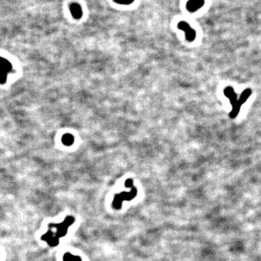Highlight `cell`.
Segmentation results:
<instances>
[{
    "mask_svg": "<svg viewBox=\"0 0 261 261\" xmlns=\"http://www.w3.org/2000/svg\"><path fill=\"white\" fill-rule=\"evenodd\" d=\"M74 222L75 218L73 217L67 216L62 223H50L48 227V231L42 237V239L47 242L51 247L57 246L59 245L60 239L65 236L68 228Z\"/></svg>",
    "mask_w": 261,
    "mask_h": 261,
    "instance_id": "cell-1",
    "label": "cell"
},
{
    "mask_svg": "<svg viewBox=\"0 0 261 261\" xmlns=\"http://www.w3.org/2000/svg\"><path fill=\"white\" fill-rule=\"evenodd\" d=\"M204 4V0H189L186 4V8L190 13H194L202 7Z\"/></svg>",
    "mask_w": 261,
    "mask_h": 261,
    "instance_id": "cell-2",
    "label": "cell"
},
{
    "mask_svg": "<svg viewBox=\"0 0 261 261\" xmlns=\"http://www.w3.org/2000/svg\"><path fill=\"white\" fill-rule=\"evenodd\" d=\"M70 11L75 19H80L83 15V10L81 5L78 3H72L70 5Z\"/></svg>",
    "mask_w": 261,
    "mask_h": 261,
    "instance_id": "cell-3",
    "label": "cell"
},
{
    "mask_svg": "<svg viewBox=\"0 0 261 261\" xmlns=\"http://www.w3.org/2000/svg\"><path fill=\"white\" fill-rule=\"evenodd\" d=\"M62 260L63 261H82L81 257L73 255L70 252H66L64 254Z\"/></svg>",
    "mask_w": 261,
    "mask_h": 261,
    "instance_id": "cell-4",
    "label": "cell"
},
{
    "mask_svg": "<svg viewBox=\"0 0 261 261\" xmlns=\"http://www.w3.org/2000/svg\"><path fill=\"white\" fill-rule=\"evenodd\" d=\"M241 106H242V105L240 104V102L239 101L237 102V103H235L234 105H232V107H233V109H232L231 113H229L230 118H234L235 117H236L237 115H238V113H239L240 108H241Z\"/></svg>",
    "mask_w": 261,
    "mask_h": 261,
    "instance_id": "cell-5",
    "label": "cell"
},
{
    "mask_svg": "<svg viewBox=\"0 0 261 261\" xmlns=\"http://www.w3.org/2000/svg\"><path fill=\"white\" fill-rule=\"evenodd\" d=\"M251 94H252L251 89H245V90L242 93L241 96H240L239 99V102H240V104L241 105L244 104V103L247 101V99H248L249 96L251 95Z\"/></svg>",
    "mask_w": 261,
    "mask_h": 261,
    "instance_id": "cell-6",
    "label": "cell"
},
{
    "mask_svg": "<svg viewBox=\"0 0 261 261\" xmlns=\"http://www.w3.org/2000/svg\"><path fill=\"white\" fill-rule=\"evenodd\" d=\"M185 34H186V39L189 41V42H193L196 37L195 30L192 29L191 28H189L186 31H185Z\"/></svg>",
    "mask_w": 261,
    "mask_h": 261,
    "instance_id": "cell-7",
    "label": "cell"
},
{
    "mask_svg": "<svg viewBox=\"0 0 261 261\" xmlns=\"http://www.w3.org/2000/svg\"><path fill=\"white\" fill-rule=\"evenodd\" d=\"M178 28H179V29L184 30V31L185 32L188 29H189V28H190L191 27H190V25H189V23H187L186 22L181 21L179 23V24H178Z\"/></svg>",
    "mask_w": 261,
    "mask_h": 261,
    "instance_id": "cell-8",
    "label": "cell"
},
{
    "mask_svg": "<svg viewBox=\"0 0 261 261\" xmlns=\"http://www.w3.org/2000/svg\"><path fill=\"white\" fill-rule=\"evenodd\" d=\"M236 93L234 92V89L231 86H228V87H226V89H225L224 90V94L225 96H227L228 98H230L231 96H233L234 94H235Z\"/></svg>",
    "mask_w": 261,
    "mask_h": 261,
    "instance_id": "cell-9",
    "label": "cell"
},
{
    "mask_svg": "<svg viewBox=\"0 0 261 261\" xmlns=\"http://www.w3.org/2000/svg\"><path fill=\"white\" fill-rule=\"evenodd\" d=\"M113 1H114L116 3H117V4L128 5L132 4L135 0H113Z\"/></svg>",
    "mask_w": 261,
    "mask_h": 261,
    "instance_id": "cell-10",
    "label": "cell"
},
{
    "mask_svg": "<svg viewBox=\"0 0 261 261\" xmlns=\"http://www.w3.org/2000/svg\"><path fill=\"white\" fill-rule=\"evenodd\" d=\"M73 139L72 138L71 136L66 135L65 137H63V142H65V144H67V145H70V144L73 142Z\"/></svg>",
    "mask_w": 261,
    "mask_h": 261,
    "instance_id": "cell-11",
    "label": "cell"
}]
</instances>
